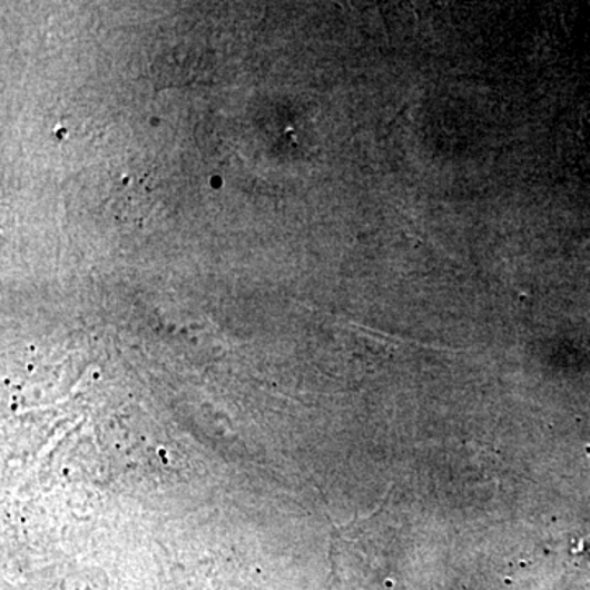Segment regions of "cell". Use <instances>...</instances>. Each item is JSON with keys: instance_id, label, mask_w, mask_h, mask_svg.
<instances>
[{"instance_id": "cell-1", "label": "cell", "mask_w": 590, "mask_h": 590, "mask_svg": "<svg viewBox=\"0 0 590 590\" xmlns=\"http://www.w3.org/2000/svg\"><path fill=\"white\" fill-rule=\"evenodd\" d=\"M200 58L194 53L173 51L165 55L155 66L156 79L159 85L180 86L193 82L200 75Z\"/></svg>"}]
</instances>
